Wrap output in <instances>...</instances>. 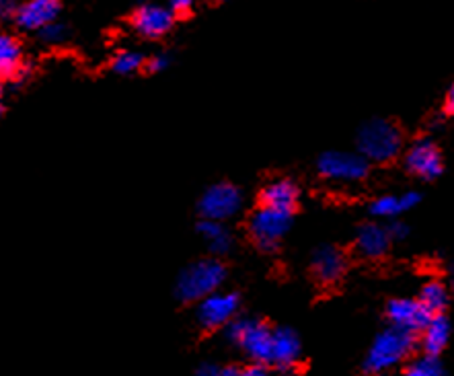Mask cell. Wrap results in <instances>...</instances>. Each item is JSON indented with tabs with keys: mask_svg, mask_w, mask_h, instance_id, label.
Here are the masks:
<instances>
[{
	"mask_svg": "<svg viewBox=\"0 0 454 376\" xmlns=\"http://www.w3.org/2000/svg\"><path fill=\"white\" fill-rule=\"evenodd\" d=\"M415 343H418V333L405 332L399 327H387L374 337L371 349H368L364 358V372L368 374H380L391 371V368L399 366L401 362L410 358Z\"/></svg>",
	"mask_w": 454,
	"mask_h": 376,
	"instance_id": "obj_1",
	"label": "cell"
},
{
	"mask_svg": "<svg viewBox=\"0 0 454 376\" xmlns=\"http://www.w3.org/2000/svg\"><path fill=\"white\" fill-rule=\"evenodd\" d=\"M356 145L358 153L364 154L371 163L387 165L393 163L403 151V132L395 121L376 118L360 128Z\"/></svg>",
	"mask_w": 454,
	"mask_h": 376,
	"instance_id": "obj_2",
	"label": "cell"
},
{
	"mask_svg": "<svg viewBox=\"0 0 454 376\" xmlns=\"http://www.w3.org/2000/svg\"><path fill=\"white\" fill-rule=\"evenodd\" d=\"M226 280V268L220 259H202L196 262L181 271L177 286L179 301L184 302H200L207 294L220 290Z\"/></svg>",
	"mask_w": 454,
	"mask_h": 376,
	"instance_id": "obj_3",
	"label": "cell"
},
{
	"mask_svg": "<svg viewBox=\"0 0 454 376\" xmlns=\"http://www.w3.org/2000/svg\"><path fill=\"white\" fill-rule=\"evenodd\" d=\"M229 340L249 356L251 362H265L271 366V340L274 329L259 319H232L226 325Z\"/></svg>",
	"mask_w": 454,
	"mask_h": 376,
	"instance_id": "obj_4",
	"label": "cell"
},
{
	"mask_svg": "<svg viewBox=\"0 0 454 376\" xmlns=\"http://www.w3.org/2000/svg\"><path fill=\"white\" fill-rule=\"evenodd\" d=\"M292 216L294 212L270 208V206L259 204V208L249 218V235L251 241L262 251H274L282 239L290 231Z\"/></svg>",
	"mask_w": 454,
	"mask_h": 376,
	"instance_id": "obj_5",
	"label": "cell"
},
{
	"mask_svg": "<svg viewBox=\"0 0 454 376\" xmlns=\"http://www.w3.org/2000/svg\"><path fill=\"white\" fill-rule=\"evenodd\" d=\"M317 171L331 184H358L368 177L371 161L360 153L327 151L317 161Z\"/></svg>",
	"mask_w": 454,
	"mask_h": 376,
	"instance_id": "obj_6",
	"label": "cell"
},
{
	"mask_svg": "<svg viewBox=\"0 0 454 376\" xmlns=\"http://www.w3.org/2000/svg\"><path fill=\"white\" fill-rule=\"evenodd\" d=\"M243 206V193L232 184H216L207 187L200 200V214L206 220H226L235 218Z\"/></svg>",
	"mask_w": 454,
	"mask_h": 376,
	"instance_id": "obj_7",
	"label": "cell"
},
{
	"mask_svg": "<svg viewBox=\"0 0 454 376\" xmlns=\"http://www.w3.org/2000/svg\"><path fill=\"white\" fill-rule=\"evenodd\" d=\"M239 307H241V301L235 293H220V290H216V293L207 294L198 302L196 317L200 327L206 329V332H216V329L226 327L237 317Z\"/></svg>",
	"mask_w": 454,
	"mask_h": 376,
	"instance_id": "obj_8",
	"label": "cell"
},
{
	"mask_svg": "<svg viewBox=\"0 0 454 376\" xmlns=\"http://www.w3.org/2000/svg\"><path fill=\"white\" fill-rule=\"evenodd\" d=\"M405 168L424 181L440 177L444 171V159L436 142L430 138L415 140L405 153Z\"/></svg>",
	"mask_w": 454,
	"mask_h": 376,
	"instance_id": "obj_9",
	"label": "cell"
},
{
	"mask_svg": "<svg viewBox=\"0 0 454 376\" xmlns=\"http://www.w3.org/2000/svg\"><path fill=\"white\" fill-rule=\"evenodd\" d=\"M387 319L395 327L419 335L432 319V313L419 302V298H393L387 304Z\"/></svg>",
	"mask_w": 454,
	"mask_h": 376,
	"instance_id": "obj_10",
	"label": "cell"
},
{
	"mask_svg": "<svg viewBox=\"0 0 454 376\" xmlns=\"http://www.w3.org/2000/svg\"><path fill=\"white\" fill-rule=\"evenodd\" d=\"M175 23V12L171 6L160 4H145L134 12L132 25L136 34H140L146 40H159L167 35Z\"/></svg>",
	"mask_w": 454,
	"mask_h": 376,
	"instance_id": "obj_11",
	"label": "cell"
},
{
	"mask_svg": "<svg viewBox=\"0 0 454 376\" xmlns=\"http://www.w3.org/2000/svg\"><path fill=\"white\" fill-rule=\"evenodd\" d=\"M348 270V257L340 247L333 245H323V247L313 253L310 259V271H313L315 280L323 286H333L343 278Z\"/></svg>",
	"mask_w": 454,
	"mask_h": 376,
	"instance_id": "obj_12",
	"label": "cell"
},
{
	"mask_svg": "<svg viewBox=\"0 0 454 376\" xmlns=\"http://www.w3.org/2000/svg\"><path fill=\"white\" fill-rule=\"evenodd\" d=\"M60 0H23L19 3L15 21L25 31H42L50 23L58 21Z\"/></svg>",
	"mask_w": 454,
	"mask_h": 376,
	"instance_id": "obj_13",
	"label": "cell"
},
{
	"mask_svg": "<svg viewBox=\"0 0 454 376\" xmlns=\"http://www.w3.org/2000/svg\"><path fill=\"white\" fill-rule=\"evenodd\" d=\"M393 237L388 232L387 224H380L372 220V223H364L356 232V251L364 259H380L387 255L391 249Z\"/></svg>",
	"mask_w": 454,
	"mask_h": 376,
	"instance_id": "obj_14",
	"label": "cell"
},
{
	"mask_svg": "<svg viewBox=\"0 0 454 376\" xmlns=\"http://www.w3.org/2000/svg\"><path fill=\"white\" fill-rule=\"evenodd\" d=\"M301 337L288 327L274 329V340H271V366L280 368V371H294L298 362H301Z\"/></svg>",
	"mask_w": 454,
	"mask_h": 376,
	"instance_id": "obj_15",
	"label": "cell"
},
{
	"mask_svg": "<svg viewBox=\"0 0 454 376\" xmlns=\"http://www.w3.org/2000/svg\"><path fill=\"white\" fill-rule=\"evenodd\" d=\"M301 200V190L292 179H274L263 187L259 193V204L270 206V208L294 212Z\"/></svg>",
	"mask_w": 454,
	"mask_h": 376,
	"instance_id": "obj_16",
	"label": "cell"
},
{
	"mask_svg": "<svg viewBox=\"0 0 454 376\" xmlns=\"http://www.w3.org/2000/svg\"><path fill=\"white\" fill-rule=\"evenodd\" d=\"M25 70L21 42L9 34H0V79H17Z\"/></svg>",
	"mask_w": 454,
	"mask_h": 376,
	"instance_id": "obj_17",
	"label": "cell"
},
{
	"mask_svg": "<svg viewBox=\"0 0 454 376\" xmlns=\"http://www.w3.org/2000/svg\"><path fill=\"white\" fill-rule=\"evenodd\" d=\"M421 202L418 192H405L403 196H380L371 204V214L379 220L397 218L399 214L410 212Z\"/></svg>",
	"mask_w": 454,
	"mask_h": 376,
	"instance_id": "obj_18",
	"label": "cell"
},
{
	"mask_svg": "<svg viewBox=\"0 0 454 376\" xmlns=\"http://www.w3.org/2000/svg\"><path fill=\"white\" fill-rule=\"evenodd\" d=\"M419 337H421V348H424V352L440 356L444 352V348L449 346L450 321L446 319L444 313L432 315V319L427 321V325L419 332Z\"/></svg>",
	"mask_w": 454,
	"mask_h": 376,
	"instance_id": "obj_19",
	"label": "cell"
},
{
	"mask_svg": "<svg viewBox=\"0 0 454 376\" xmlns=\"http://www.w3.org/2000/svg\"><path fill=\"white\" fill-rule=\"evenodd\" d=\"M200 235L207 245V249H210L214 255H226L232 249V235L231 231L226 229L224 223H220V220H202V224H200Z\"/></svg>",
	"mask_w": 454,
	"mask_h": 376,
	"instance_id": "obj_20",
	"label": "cell"
},
{
	"mask_svg": "<svg viewBox=\"0 0 454 376\" xmlns=\"http://www.w3.org/2000/svg\"><path fill=\"white\" fill-rule=\"evenodd\" d=\"M418 298L432 315H440V313H444L446 307H449L450 288L440 280H430L421 286Z\"/></svg>",
	"mask_w": 454,
	"mask_h": 376,
	"instance_id": "obj_21",
	"label": "cell"
},
{
	"mask_svg": "<svg viewBox=\"0 0 454 376\" xmlns=\"http://www.w3.org/2000/svg\"><path fill=\"white\" fill-rule=\"evenodd\" d=\"M405 374L407 376H442L444 374V364L436 354L424 352L418 358L405 364Z\"/></svg>",
	"mask_w": 454,
	"mask_h": 376,
	"instance_id": "obj_22",
	"label": "cell"
},
{
	"mask_svg": "<svg viewBox=\"0 0 454 376\" xmlns=\"http://www.w3.org/2000/svg\"><path fill=\"white\" fill-rule=\"evenodd\" d=\"M145 64L146 62H145V58H142V54H138V51H132V50H121L112 58V70L115 74H121V76L138 73Z\"/></svg>",
	"mask_w": 454,
	"mask_h": 376,
	"instance_id": "obj_23",
	"label": "cell"
},
{
	"mask_svg": "<svg viewBox=\"0 0 454 376\" xmlns=\"http://www.w3.org/2000/svg\"><path fill=\"white\" fill-rule=\"evenodd\" d=\"M40 34L48 43H60L64 37H67V29H64L58 21H54V23H50L48 27H43Z\"/></svg>",
	"mask_w": 454,
	"mask_h": 376,
	"instance_id": "obj_24",
	"label": "cell"
},
{
	"mask_svg": "<svg viewBox=\"0 0 454 376\" xmlns=\"http://www.w3.org/2000/svg\"><path fill=\"white\" fill-rule=\"evenodd\" d=\"M388 232H391L393 241H401V239H405L410 235V229H407V224L399 223V220H393V223H388Z\"/></svg>",
	"mask_w": 454,
	"mask_h": 376,
	"instance_id": "obj_25",
	"label": "cell"
},
{
	"mask_svg": "<svg viewBox=\"0 0 454 376\" xmlns=\"http://www.w3.org/2000/svg\"><path fill=\"white\" fill-rule=\"evenodd\" d=\"M17 9H19V0H0V21L15 17Z\"/></svg>",
	"mask_w": 454,
	"mask_h": 376,
	"instance_id": "obj_26",
	"label": "cell"
},
{
	"mask_svg": "<svg viewBox=\"0 0 454 376\" xmlns=\"http://www.w3.org/2000/svg\"><path fill=\"white\" fill-rule=\"evenodd\" d=\"M193 4H196V0H168V6H171L173 12H177V15H187L193 9Z\"/></svg>",
	"mask_w": 454,
	"mask_h": 376,
	"instance_id": "obj_27",
	"label": "cell"
},
{
	"mask_svg": "<svg viewBox=\"0 0 454 376\" xmlns=\"http://www.w3.org/2000/svg\"><path fill=\"white\" fill-rule=\"evenodd\" d=\"M270 372V364L265 362H251L247 368H243V374L247 376H265Z\"/></svg>",
	"mask_w": 454,
	"mask_h": 376,
	"instance_id": "obj_28",
	"label": "cell"
},
{
	"mask_svg": "<svg viewBox=\"0 0 454 376\" xmlns=\"http://www.w3.org/2000/svg\"><path fill=\"white\" fill-rule=\"evenodd\" d=\"M146 67L151 73H160V70H165L168 67V58L165 54H159L151 58V62H146Z\"/></svg>",
	"mask_w": 454,
	"mask_h": 376,
	"instance_id": "obj_29",
	"label": "cell"
},
{
	"mask_svg": "<svg viewBox=\"0 0 454 376\" xmlns=\"http://www.w3.org/2000/svg\"><path fill=\"white\" fill-rule=\"evenodd\" d=\"M444 109H446V114H449V115H454V84L449 89V93H446Z\"/></svg>",
	"mask_w": 454,
	"mask_h": 376,
	"instance_id": "obj_30",
	"label": "cell"
},
{
	"mask_svg": "<svg viewBox=\"0 0 454 376\" xmlns=\"http://www.w3.org/2000/svg\"><path fill=\"white\" fill-rule=\"evenodd\" d=\"M450 290L454 293V259H452V263H450Z\"/></svg>",
	"mask_w": 454,
	"mask_h": 376,
	"instance_id": "obj_31",
	"label": "cell"
},
{
	"mask_svg": "<svg viewBox=\"0 0 454 376\" xmlns=\"http://www.w3.org/2000/svg\"><path fill=\"white\" fill-rule=\"evenodd\" d=\"M0 101H3V79H0Z\"/></svg>",
	"mask_w": 454,
	"mask_h": 376,
	"instance_id": "obj_32",
	"label": "cell"
}]
</instances>
